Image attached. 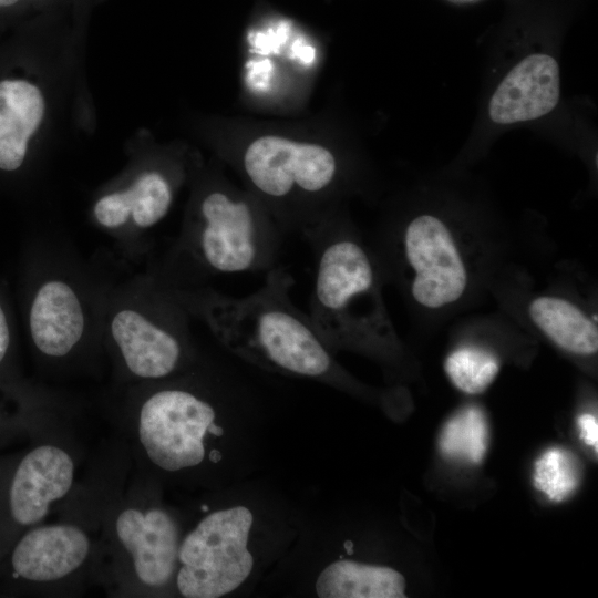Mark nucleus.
<instances>
[{"label":"nucleus","instance_id":"nucleus-13","mask_svg":"<svg viewBox=\"0 0 598 598\" xmlns=\"http://www.w3.org/2000/svg\"><path fill=\"white\" fill-rule=\"evenodd\" d=\"M559 100V68L547 54H532L516 64L489 102V116L498 124L534 120L549 113Z\"/></svg>","mask_w":598,"mask_h":598},{"label":"nucleus","instance_id":"nucleus-19","mask_svg":"<svg viewBox=\"0 0 598 598\" xmlns=\"http://www.w3.org/2000/svg\"><path fill=\"white\" fill-rule=\"evenodd\" d=\"M444 369L461 391L477 394L486 390L499 370V360L491 351L475 346L460 347L448 354Z\"/></svg>","mask_w":598,"mask_h":598},{"label":"nucleus","instance_id":"nucleus-11","mask_svg":"<svg viewBox=\"0 0 598 598\" xmlns=\"http://www.w3.org/2000/svg\"><path fill=\"white\" fill-rule=\"evenodd\" d=\"M115 530L141 582L150 587L166 585L176 569L181 545L172 516L161 508L130 507L118 514Z\"/></svg>","mask_w":598,"mask_h":598},{"label":"nucleus","instance_id":"nucleus-16","mask_svg":"<svg viewBox=\"0 0 598 598\" xmlns=\"http://www.w3.org/2000/svg\"><path fill=\"white\" fill-rule=\"evenodd\" d=\"M528 311L533 322L564 350L584 355L597 352L596 323L570 301L543 296L532 301Z\"/></svg>","mask_w":598,"mask_h":598},{"label":"nucleus","instance_id":"nucleus-9","mask_svg":"<svg viewBox=\"0 0 598 598\" xmlns=\"http://www.w3.org/2000/svg\"><path fill=\"white\" fill-rule=\"evenodd\" d=\"M90 328L84 295L66 276L50 274L34 288L28 310V329L35 349L48 358L69 355Z\"/></svg>","mask_w":598,"mask_h":598},{"label":"nucleus","instance_id":"nucleus-3","mask_svg":"<svg viewBox=\"0 0 598 598\" xmlns=\"http://www.w3.org/2000/svg\"><path fill=\"white\" fill-rule=\"evenodd\" d=\"M285 233L265 207L224 187L197 198L171 254L161 282L184 287L189 279L257 272L276 267Z\"/></svg>","mask_w":598,"mask_h":598},{"label":"nucleus","instance_id":"nucleus-12","mask_svg":"<svg viewBox=\"0 0 598 598\" xmlns=\"http://www.w3.org/2000/svg\"><path fill=\"white\" fill-rule=\"evenodd\" d=\"M174 198L172 179L159 169H146L121 189L103 194L93 205V218L118 237L145 231L168 213Z\"/></svg>","mask_w":598,"mask_h":598},{"label":"nucleus","instance_id":"nucleus-7","mask_svg":"<svg viewBox=\"0 0 598 598\" xmlns=\"http://www.w3.org/2000/svg\"><path fill=\"white\" fill-rule=\"evenodd\" d=\"M214 405L183 386H163L142 402L137 417L140 443L157 467L176 472L205 458L204 439L215 423Z\"/></svg>","mask_w":598,"mask_h":598},{"label":"nucleus","instance_id":"nucleus-2","mask_svg":"<svg viewBox=\"0 0 598 598\" xmlns=\"http://www.w3.org/2000/svg\"><path fill=\"white\" fill-rule=\"evenodd\" d=\"M301 237L315 267L308 316L329 349H372L390 342L374 262L355 235L326 215Z\"/></svg>","mask_w":598,"mask_h":598},{"label":"nucleus","instance_id":"nucleus-17","mask_svg":"<svg viewBox=\"0 0 598 598\" xmlns=\"http://www.w3.org/2000/svg\"><path fill=\"white\" fill-rule=\"evenodd\" d=\"M488 423L477 408H467L443 426L439 446L442 454L455 461L478 464L488 448Z\"/></svg>","mask_w":598,"mask_h":598},{"label":"nucleus","instance_id":"nucleus-8","mask_svg":"<svg viewBox=\"0 0 598 598\" xmlns=\"http://www.w3.org/2000/svg\"><path fill=\"white\" fill-rule=\"evenodd\" d=\"M402 250L413 269V299L426 308L456 301L464 292L467 274L448 228L436 217L412 219L402 237Z\"/></svg>","mask_w":598,"mask_h":598},{"label":"nucleus","instance_id":"nucleus-1","mask_svg":"<svg viewBox=\"0 0 598 598\" xmlns=\"http://www.w3.org/2000/svg\"><path fill=\"white\" fill-rule=\"evenodd\" d=\"M293 285L288 268L277 265L245 297L208 287H165L188 316L200 319L226 349L244 360L291 375L336 377L331 350L309 316L291 300Z\"/></svg>","mask_w":598,"mask_h":598},{"label":"nucleus","instance_id":"nucleus-21","mask_svg":"<svg viewBox=\"0 0 598 598\" xmlns=\"http://www.w3.org/2000/svg\"><path fill=\"white\" fill-rule=\"evenodd\" d=\"M11 347V330L6 310L0 302V367L4 363Z\"/></svg>","mask_w":598,"mask_h":598},{"label":"nucleus","instance_id":"nucleus-15","mask_svg":"<svg viewBox=\"0 0 598 598\" xmlns=\"http://www.w3.org/2000/svg\"><path fill=\"white\" fill-rule=\"evenodd\" d=\"M405 579L398 570L353 560H337L318 576L320 598H403Z\"/></svg>","mask_w":598,"mask_h":598},{"label":"nucleus","instance_id":"nucleus-14","mask_svg":"<svg viewBox=\"0 0 598 598\" xmlns=\"http://www.w3.org/2000/svg\"><path fill=\"white\" fill-rule=\"evenodd\" d=\"M47 102L42 90L24 79L0 81V169L14 172L25 159Z\"/></svg>","mask_w":598,"mask_h":598},{"label":"nucleus","instance_id":"nucleus-20","mask_svg":"<svg viewBox=\"0 0 598 598\" xmlns=\"http://www.w3.org/2000/svg\"><path fill=\"white\" fill-rule=\"evenodd\" d=\"M577 425L579 430V437L581 441L592 447L595 452L598 451V421L597 417L590 413H584L577 419Z\"/></svg>","mask_w":598,"mask_h":598},{"label":"nucleus","instance_id":"nucleus-10","mask_svg":"<svg viewBox=\"0 0 598 598\" xmlns=\"http://www.w3.org/2000/svg\"><path fill=\"white\" fill-rule=\"evenodd\" d=\"M90 539L71 524L31 528L8 548V571L25 582H49L75 571L86 559Z\"/></svg>","mask_w":598,"mask_h":598},{"label":"nucleus","instance_id":"nucleus-22","mask_svg":"<svg viewBox=\"0 0 598 598\" xmlns=\"http://www.w3.org/2000/svg\"><path fill=\"white\" fill-rule=\"evenodd\" d=\"M19 0H0V7H9L17 3Z\"/></svg>","mask_w":598,"mask_h":598},{"label":"nucleus","instance_id":"nucleus-6","mask_svg":"<svg viewBox=\"0 0 598 598\" xmlns=\"http://www.w3.org/2000/svg\"><path fill=\"white\" fill-rule=\"evenodd\" d=\"M252 514L245 506L210 513L186 535L178 549L176 585L186 598H218L238 588L250 575L248 550Z\"/></svg>","mask_w":598,"mask_h":598},{"label":"nucleus","instance_id":"nucleus-18","mask_svg":"<svg viewBox=\"0 0 598 598\" xmlns=\"http://www.w3.org/2000/svg\"><path fill=\"white\" fill-rule=\"evenodd\" d=\"M581 481L578 458L561 447L545 451L534 464V486L553 502L570 497Z\"/></svg>","mask_w":598,"mask_h":598},{"label":"nucleus","instance_id":"nucleus-5","mask_svg":"<svg viewBox=\"0 0 598 598\" xmlns=\"http://www.w3.org/2000/svg\"><path fill=\"white\" fill-rule=\"evenodd\" d=\"M241 167L254 190L271 204L269 214L285 235L301 236L317 221L309 204L327 194L338 175L327 147L274 135L252 141Z\"/></svg>","mask_w":598,"mask_h":598},{"label":"nucleus","instance_id":"nucleus-4","mask_svg":"<svg viewBox=\"0 0 598 598\" xmlns=\"http://www.w3.org/2000/svg\"><path fill=\"white\" fill-rule=\"evenodd\" d=\"M188 317L155 278L116 296L105 312L104 328L131 374L162 380L189 353Z\"/></svg>","mask_w":598,"mask_h":598}]
</instances>
